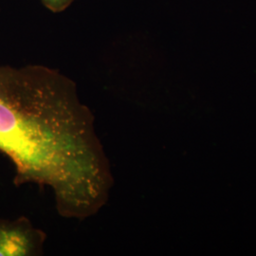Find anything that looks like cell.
<instances>
[{"label":"cell","instance_id":"6da1fadb","mask_svg":"<svg viewBox=\"0 0 256 256\" xmlns=\"http://www.w3.org/2000/svg\"><path fill=\"white\" fill-rule=\"evenodd\" d=\"M0 152L14 184L50 189L63 218L88 220L110 200L114 176L95 116L57 70L0 64Z\"/></svg>","mask_w":256,"mask_h":256},{"label":"cell","instance_id":"7a4b0ae2","mask_svg":"<svg viewBox=\"0 0 256 256\" xmlns=\"http://www.w3.org/2000/svg\"><path fill=\"white\" fill-rule=\"evenodd\" d=\"M46 238L26 216L0 220V256H43Z\"/></svg>","mask_w":256,"mask_h":256},{"label":"cell","instance_id":"3957f363","mask_svg":"<svg viewBox=\"0 0 256 256\" xmlns=\"http://www.w3.org/2000/svg\"><path fill=\"white\" fill-rule=\"evenodd\" d=\"M46 9L52 12H61L68 9L74 0H41Z\"/></svg>","mask_w":256,"mask_h":256}]
</instances>
